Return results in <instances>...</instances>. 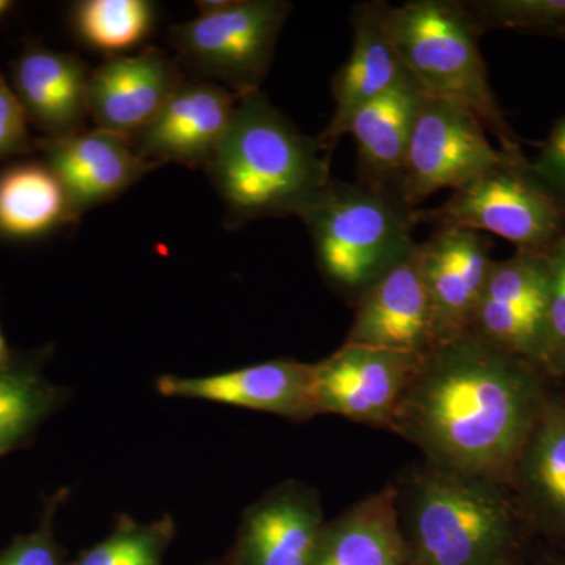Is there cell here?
<instances>
[{"instance_id":"7","label":"cell","mask_w":565,"mask_h":565,"mask_svg":"<svg viewBox=\"0 0 565 565\" xmlns=\"http://www.w3.org/2000/svg\"><path fill=\"white\" fill-rule=\"evenodd\" d=\"M435 228L490 233L516 250L546 253L565 234V195L550 188L526 158L511 159L451 192L440 206L415 211Z\"/></svg>"},{"instance_id":"17","label":"cell","mask_w":565,"mask_h":565,"mask_svg":"<svg viewBox=\"0 0 565 565\" xmlns=\"http://www.w3.org/2000/svg\"><path fill=\"white\" fill-rule=\"evenodd\" d=\"M323 526L315 490L288 481L244 512L228 555L234 565H313Z\"/></svg>"},{"instance_id":"12","label":"cell","mask_w":565,"mask_h":565,"mask_svg":"<svg viewBox=\"0 0 565 565\" xmlns=\"http://www.w3.org/2000/svg\"><path fill=\"white\" fill-rule=\"evenodd\" d=\"M486 234L435 228L418 244L419 269L433 311L437 345L471 333L493 258Z\"/></svg>"},{"instance_id":"8","label":"cell","mask_w":565,"mask_h":565,"mask_svg":"<svg viewBox=\"0 0 565 565\" xmlns=\"http://www.w3.org/2000/svg\"><path fill=\"white\" fill-rule=\"evenodd\" d=\"M511 159L520 158L494 147L471 111L424 95L397 192L419 210L434 193L462 189Z\"/></svg>"},{"instance_id":"10","label":"cell","mask_w":565,"mask_h":565,"mask_svg":"<svg viewBox=\"0 0 565 565\" xmlns=\"http://www.w3.org/2000/svg\"><path fill=\"white\" fill-rule=\"evenodd\" d=\"M548 277V252L515 250L503 262L493 259L471 333L539 370Z\"/></svg>"},{"instance_id":"2","label":"cell","mask_w":565,"mask_h":565,"mask_svg":"<svg viewBox=\"0 0 565 565\" xmlns=\"http://www.w3.org/2000/svg\"><path fill=\"white\" fill-rule=\"evenodd\" d=\"M332 151L299 131L262 90L241 96L206 172L239 228L262 218L302 217L332 181Z\"/></svg>"},{"instance_id":"6","label":"cell","mask_w":565,"mask_h":565,"mask_svg":"<svg viewBox=\"0 0 565 565\" xmlns=\"http://www.w3.org/2000/svg\"><path fill=\"white\" fill-rule=\"evenodd\" d=\"M292 6L282 0H210L199 17L169 29L177 62L196 81L234 95L262 90Z\"/></svg>"},{"instance_id":"23","label":"cell","mask_w":565,"mask_h":565,"mask_svg":"<svg viewBox=\"0 0 565 565\" xmlns=\"http://www.w3.org/2000/svg\"><path fill=\"white\" fill-rule=\"evenodd\" d=\"M73 222L68 195L46 162L21 161L0 172V237L39 239Z\"/></svg>"},{"instance_id":"19","label":"cell","mask_w":565,"mask_h":565,"mask_svg":"<svg viewBox=\"0 0 565 565\" xmlns=\"http://www.w3.org/2000/svg\"><path fill=\"white\" fill-rule=\"evenodd\" d=\"M92 70L77 55L29 44L13 63L11 88L43 140H62L87 129Z\"/></svg>"},{"instance_id":"15","label":"cell","mask_w":565,"mask_h":565,"mask_svg":"<svg viewBox=\"0 0 565 565\" xmlns=\"http://www.w3.org/2000/svg\"><path fill=\"white\" fill-rule=\"evenodd\" d=\"M166 397L202 399L234 405L303 422L318 415L313 393V364L273 360L206 377L166 374L156 381Z\"/></svg>"},{"instance_id":"30","label":"cell","mask_w":565,"mask_h":565,"mask_svg":"<svg viewBox=\"0 0 565 565\" xmlns=\"http://www.w3.org/2000/svg\"><path fill=\"white\" fill-rule=\"evenodd\" d=\"M28 115L6 77L0 74V159L18 158L32 151Z\"/></svg>"},{"instance_id":"11","label":"cell","mask_w":565,"mask_h":565,"mask_svg":"<svg viewBox=\"0 0 565 565\" xmlns=\"http://www.w3.org/2000/svg\"><path fill=\"white\" fill-rule=\"evenodd\" d=\"M184 79L180 63L158 47H147L132 57H111L92 70L88 114L96 128L134 143Z\"/></svg>"},{"instance_id":"26","label":"cell","mask_w":565,"mask_h":565,"mask_svg":"<svg viewBox=\"0 0 565 565\" xmlns=\"http://www.w3.org/2000/svg\"><path fill=\"white\" fill-rule=\"evenodd\" d=\"M174 535L177 523L172 515L141 523L121 514L106 539L79 553L68 565H163Z\"/></svg>"},{"instance_id":"34","label":"cell","mask_w":565,"mask_h":565,"mask_svg":"<svg viewBox=\"0 0 565 565\" xmlns=\"http://www.w3.org/2000/svg\"><path fill=\"white\" fill-rule=\"evenodd\" d=\"M11 6H13V3H11L10 0H0V20L9 13Z\"/></svg>"},{"instance_id":"24","label":"cell","mask_w":565,"mask_h":565,"mask_svg":"<svg viewBox=\"0 0 565 565\" xmlns=\"http://www.w3.org/2000/svg\"><path fill=\"white\" fill-rule=\"evenodd\" d=\"M512 476L535 514L565 535L564 403L545 397Z\"/></svg>"},{"instance_id":"4","label":"cell","mask_w":565,"mask_h":565,"mask_svg":"<svg viewBox=\"0 0 565 565\" xmlns=\"http://www.w3.org/2000/svg\"><path fill=\"white\" fill-rule=\"evenodd\" d=\"M415 211L396 191L332 180L300 218L326 280L359 297L414 250Z\"/></svg>"},{"instance_id":"16","label":"cell","mask_w":565,"mask_h":565,"mask_svg":"<svg viewBox=\"0 0 565 565\" xmlns=\"http://www.w3.org/2000/svg\"><path fill=\"white\" fill-rule=\"evenodd\" d=\"M36 143L43 151V161L61 180L76 221L159 169L140 158L131 140L104 129H85L66 139Z\"/></svg>"},{"instance_id":"14","label":"cell","mask_w":565,"mask_h":565,"mask_svg":"<svg viewBox=\"0 0 565 565\" xmlns=\"http://www.w3.org/2000/svg\"><path fill=\"white\" fill-rule=\"evenodd\" d=\"M239 96L217 84L182 81L159 117L139 139L145 161L206 170L232 125Z\"/></svg>"},{"instance_id":"31","label":"cell","mask_w":565,"mask_h":565,"mask_svg":"<svg viewBox=\"0 0 565 565\" xmlns=\"http://www.w3.org/2000/svg\"><path fill=\"white\" fill-rule=\"evenodd\" d=\"M531 167L550 188L565 195V115L553 126Z\"/></svg>"},{"instance_id":"33","label":"cell","mask_w":565,"mask_h":565,"mask_svg":"<svg viewBox=\"0 0 565 565\" xmlns=\"http://www.w3.org/2000/svg\"><path fill=\"white\" fill-rule=\"evenodd\" d=\"M202 565H234V563L232 557H230V555H226L225 557H222V559L207 561V563H204Z\"/></svg>"},{"instance_id":"36","label":"cell","mask_w":565,"mask_h":565,"mask_svg":"<svg viewBox=\"0 0 565 565\" xmlns=\"http://www.w3.org/2000/svg\"><path fill=\"white\" fill-rule=\"evenodd\" d=\"M497 565H515L514 561L511 559V557H508V559L501 561V563H498Z\"/></svg>"},{"instance_id":"13","label":"cell","mask_w":565,"mask_h":565,"mask_svg":"<svg viewBox=\"0 0 565 565\" xmlns=\"http://www.w3.org/2000/svg\"><path fill=\"white\" fill-rule=\"evenodd\" d=\"M344 343L426 356L437 348L433 311L414 250L356 297Z\"/></svg>"},{"instance_id":"35","label":"cell","mask_w":565,"mask_h":565,"mask_svg":"<svg viewBox=\"0 0 565 565\" xmlns=\"http://www.w3.org/2000/svg\"><path fill=\"white\" fill-rule=\"evenodd\" d=\"M552 39H557V40H561V41H565V28L564 29H559V31H556L555 33H552Z\"/></svg>"},{"instance_id":"22","label":"cell","mask_w":565,"mask_h":565,"mask_svg":"<svg viewBox=\"0 0 565 565\" xmlns=\"http://www.w3.org/2000/svg\"><path fill=\"white\" fill-rule=\"evenodd\" d=\"M50 349L14 353L0 370V459L32 444L50 416L68 401V390L46 374Z\"/></svg>"},{"instance_id":"28","label":"cell","mask_w":565,"mask_h":565,"mask_svg":"<svg viewBox=\"0 0 565 565\" xmlns=\"http://www.w3.org/2000/svg\"><path fill=\"white\" fill-rule=\"evenodd\" d=\"M548 303L541 373L565 377V234L548 252Z\"/></svg>"},{"instance_id":"1","label":"cell","mask_w":565,"mask_h":565,"mask_svg":"<svg viewBox=\"0 0 565 565\" xmlns=\"http://www.w3.org/2000/svg\"><path fill=\"white\" fill-rule=\"evenodd\" d=\"M541 371L473 333L426 356L388 429L440 470L500 484L514 473L545 403Z\"/></svg>"},{"instance_id":"27","label":"cell","mask_w":565,"mask_h":565,"mask_svg":"<svg viewBox=\"0 0 565 565\" xmlns=\"http://www.w3.org/2000/svg\"><path fill=\"white\" fill-rule=\"evenodd\" d=\"M463 7L479 32L505 29L550 36L565 28V0H481Z\"/></svg>"},{"instance_id":"37","label":"cell","mask_w":565,"mask_h":565,"mask_svg":"<svg viewBox=\"0 0 565 565\" xmlns=\"http://www.w3.org/2000/svg\"><path fill=\"white\" fill-rule=\"evenodd\" d=\"M550 565H565V563H553V564H550Z\"/></svg>"},{"instance_id":"9","label":"cell","mask_w":565,"mask_h":565,"mask_svg":"<svg viewBox=\"0 0 565 565\" xmlns=\"http://www.w3.org/2000/svg\"><path fill=\"white\" fill-rule=\"evenodd\" d=\"M424 356L344 343L313 364L319 414L388 427Z\"/></svg>"},{"instance_id":"29","label":"cell","mask_w":565,"mask_h":565,"mask_svg":"<svg viewBox=\"0 0 565 565\" xmlns=\"http://www.w3.org/2000/svg\"><path fill=\"white\" fill-rule=\"evenodd\" d=\"M68 494V489H58L46 498L39 527L17 535L0 550V565H68V552L58 544L54 531L55 515Z\"/></svg>"},{"instance_id":"25","label":"cell","mask_w":565,"mask_h":565,"mask_svg":"<svg viewBox=\"0 0 565 565\" xmlns=\"http://www.w3.org/2000/svg\"><path fill=\"white\" fill-rule=\"evenodd\" d=\"M71 22L87 46L115 54L150 35L154 7L145 0H84L74 7Z\"/></svg>"},{"instance_id":"3","label":"cell","mask_w":565,"mask_h":565,"mask_svg":"<svg viewBox=\"0 0 565 565\" xmlns=\"http://www.w3.org/2000/svg\"><path fill=\"white\" fill-rule=\"evenodd\" d=\"M385 28L424 95L471 111L498 148L522 158V145L490 85L476 28L463 2L412 0L385 6Z\"/></svg>"},{"instance_id":"21","label":"cell","mask_w":565,"mask_h":565,"mask_svg":"<svg viewBox=\"0 0 565 565\" xmlns=\"http://www.w3.org/2000/svg\"><path fill=\"white\" fill-rule=\"evenodd\" d=\"M423 96L415 81L405 82L349 121L345 134L355 140L364 184L397 192Z\"/></svg>"},{"instance_id":"20","label":"cell","mask_w":565,"mask_h":565,"mask_svg":"<svg viewBox=\"0 0 565 565\" xmlns=\"http://www.w3.org/2000/svg\"><path fill=\"white\" fill-rule=\"evenodd\" d=\"M397 503L385 487L323 526L313 565H411Z\"/></svg>"},{"instance_id":"5","label":"cell","mask_w":565,"mask_h":565,"mask_svg":"<svg viewBox=\"0 0 565 565\" xmlns=\"http://www.w3.org/2000/svg\"><path fill=\"white\" fill-rule=\"evenodd\" d=\"M411 565H497L511 557L515 512L494 482L430 465L408 493Z\"/></svg>"},{"instance_id":"32","label":"cell","mask_w":565,"mask_h":565,"mask_svg":"<svg viewBox=\"0 0 565 565\" xmlns=\"http://www.w3.org/2000/svg\"><path fill=\"white\" fill-rule=\"evenodd\" d=\"M11 356H13V352L10 351L9 345H7L6 338H3L2 330H0V370H3V367L7 366Z\"/></svg>"},{"instance_id":"18","label":"cell","mask_w":565,"mask_h":565,"mask_svg":"<svg viewBox=\"0 0 565 565\" xmlns=\"http://www.w3.org/2000/svg\"><path fill=\"white\" fill-rule=\"evenodd\" d=\"M385 6L386 2H364L353 7L351 55L334 74L333 117L318 137L330 151L345 136V128L356 110L405 82L415 81L386 32Z\"/></svg>"}]
</instances>
